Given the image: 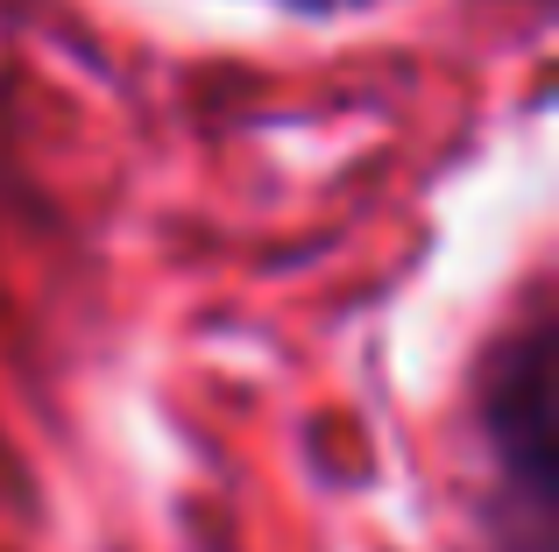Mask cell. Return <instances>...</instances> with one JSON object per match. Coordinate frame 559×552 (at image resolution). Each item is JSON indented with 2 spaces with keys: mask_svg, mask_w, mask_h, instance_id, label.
Segmentation results:
<instances>
[{
  "mask_svg": "<svg viewBox=\"0 0 559 552\" xmlns=\"http://www.w3.org/2000/svg\"><path fill=\"white\" fill-rule=\"evenodd\" d=\"M475 425L496 496V545L559 552V333L546 304H532L489 355Z\"/></svg>",
  "mask_w": 559,
  "mask_h": 552,
  "instance_id": "obj_1",
  "label": "cell"
},
{
  "mask_svg": "<svg viewBox=\"0 0 559 552\" xmlns=\"http://www.w3.org/2000/svg\"><path fill=\"white\" fill-rule=\"evenodd\" d=\"M298 14H341V8H369V0H290Z\"/></svg>",
  "mask_w": 559,
  "mask_h": 552,
  "instance_id": "obj_2",
  "label": "cell"
}]
</instances>
